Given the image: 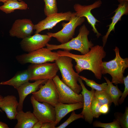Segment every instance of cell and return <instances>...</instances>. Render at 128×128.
Returning a JSON list of instances; mask_svg holds the SVG:
<instances>
[{
  "instance_id": "obj_19",
  "label": "cell",
  "mask_w": 128,
  "mask_h": 128,
  "mask_svg": "<svg viewBox=\"0 0 128 128\" xmlns=\"http://www.w3.org/2000/svg\"><path fill=\"white\" fill-rule=\"evenodd\" d=\"M83 103L67 104L58 102L54 106L56 114L55 123L59 124L67 114L75 110L82 108Z\"/></svg>"
},
{
  "instance_id": "obj_11",
  "label": "cell",
  "mask_w": 128,
  "mask_h": 128,
  "mask_svg": "<svg viewBox=\"0 0 128 128\" xmlns=\"http://www.w3.org/2000/svg\"><path fill=\"white\" fill-rule=\"evenodd\" d=\"M75 15V12L69 11L64 13H56L47 16L44 19L34 25L35 33H39L46 29H52L59 23L62 21H69Z\"/></svg>"
},
{
  "instance_id": "obj_2",
  "label": "cell",
  "mask_w": 128,
  "mask_h": 128,
  "mask_svg": "<svg viewBox=\"0 0 128 128\" xmlns=\"http://www.w3.org/2000/svg\"><path fill=\"white\" fill-rule=\"evenodd\" d=\"M89 34L85 25L82 26L79 30V32L75 37L73 38L67 42L59 45L50 44L46 45V48L50 50L62 49L69 51L74 50L80 52L82 55L88 53L93 46V44L88 40V36Z\"/></svg>"
},
{
  "instance_id": "obj_14",
  "label": "cell",
  "mask_w": 128,
  "mask_h": 128,
  "mask_svg": "<svg viewBox=\"0 0 128 128\" xmlns=\"http://www.w3.org/2000/svg\"><path fill=\"white\" fill-rule=\"evenodd\" d=\"M34 25L30 19H17L9 30V35L12 37L23 39L32 34Z\"/></svg>"
},
{
  "instance_id": "obj_37",
  "label": "cell",
  "mask_w": 128,
  "mask_h": 128,
  "mask_svg": "<svg viewBox=\"0 0 128 128\" xmlns=\"http://www.w3.org/2000/svg\"><path fill=\"white\" fill-rule=\"evenodd\" d=\"M3 97V96H1V95L0 94V102L2 99ZM0 111L1 112H2V111L0 109Z\"/></svg>"
},
{
  "instance_id": "obj_7",
  "label": "cell",
  "mask_w": 128,
  "mask_h": 128,
  "mask_svg": "<svg viewBox=\"0 0 128 128\" xmlns=\"http://www.w3.org/2000/svg\"><path fill=\"white\" fill-rule=\"evenodd\" d=\"M32 94L35 99L40 102L47 103L54 107L58 103V93L52 79L47 80L40 86L38 91Z\"/></svg>"
},
{
  "instance_id": "obj_13",
  "label": "cell",
  "mask_w": 128,
  "mask_h": 128,
  "mask_svg": "<svg viewBox=\"0 0 128 128\" xmlns=\"http://www.w3.org/2000/svg\"><path fill=\"white\" fill-rule=\"evenodd\" d=\"M51 38L47 34L35 33L22 39L20 45L23 51L29 53L44 48Z\"/></svg>"
},
{
  "instance_id": "obj_21",
  "label": "cell",
  "mask_w": 128,
  "mask_h": 128,
  "mask_svg": "<svg viewBox=\"0 0 128 128\" xmlns=\"http://www.w3.org/2000/svg\"><path fill=\"white\" fill-rule=\"evenodd\" d=\"M30 73L27 69L18 72L10 79L0 82V85H7L13 86L16 89L30 80Z\"/></svg>"
},
{
  "instance_id": "obj_22",
  "label": "cell",
  "mask_w": 128,
  "mask_h": 128,
  "mask_svg": "<svg viewBox=\"0 0 128 128\" xmlns=\"http://www.w3.org/2000/svg\"><path fill=\"white\" fill-rule=\"evenodd\" d=\"M27 8V4L22 0H9L0 6V10L6 14L13 13L16 9L26 10Z\"/></svg>"
},
{
  "instance_id": "obj_39",
  "label": "cell",
  "mask_w": 128,
  "mask_h": 128,
  "mask_svg": "<svg viewBox=\"0 0 128 128\" xmlns=\"http://www.w3.org/2000/svg\"></svg>"
},
{
  "instance_id": "obj_30",
  "label": "cell",
  "mask_w": 128,
  "mask_h": 128,
  "mask_svg": "<svg viewBox=\"0 0 128 128\" xmlns=\"http://www.w3.org/2000/svg\"><path fill=\"white\" fill-rule=\"evenodd\" d=\"M101 105L97 99L94 97L91 105L92 113L94 118H98L101 114L100 111V109Z\"/></svg>"
},
{
  "instance_id": "obj_31",
  "label": "cell",
  "mask_w": 128,
  "mask_h": 128,
  "mask_svg": "<svg viewBox=\"0 0 128 128\" xmlns=\"http://www.w3.org/2000/svg\"><path fill=\"white\" fill-rule=\"evenodd\" d=\"M123 83L124 85V91L120 98L118 101L119 104L121 105L125 99L128 94V75L126 77H124Z\"/></svg>"
},
{
  "instance_id": "obj_6",
  "label": "cell",
  "mask_w": 128,
  "mask_h": 128,
  "mask_svg": "<svg viewBox=\"0 0 128 128\" xmlns=\"http://www.w3.org/2000/svg\"><path fill=\"white\" fill-rule=\"evenodd\" d=\"M27 69L30 73V80L31 81L53 79L56 75L59 70L55 63L49 62L31 64L29 66Z\"/></svg>"
},
{
  "instance_id": "obj_24",
  "label": "cell",
  "mask_w": 128,
  "mask_h": 128,
  "mask_svg": "<svg viewBox=\"0 0 128 128\" xmlns=\"http://www.w3.org/2000/svg\"><path fill=\"white\" fill-rule=\"evenodd\" d=\"M45 3L44 12L47 16L57 13L56 0H44Z\"/></svg>"
},
{
  "instance_id": "obj_18",
  "label": "cell",
  "mask_w": 128,
  "mask_h": 128,
  "mask_svg": "<svg viewBox=\"0 0 128 128\" xmlns=\"http://www.w3.org/2000/svg\"><path fill=\"white\" fill-rule=\"evenodd\" d=\"M118 8L115 10L114 16L112 18L111 23L108 26L109 27L106 34L102 38L103 46H105L109 35L111 31H114L115 26L117 23L121 20L122 16L127 14L128 12V3L127 1H123L119 3Z\"/></svg>"
},
{
  "instance_id": "obj_35",
  "label": "cell",
  "mask_w": 128,
  "mask_h": 128,
  "mask_svg": "<svg viewBox=\"0 0 128 128\" xmlns=\"http://www.w3.org/2000/svg\"><path fill=\"white\" fill-rule=\"evenodd\" d=\"M8 125L5 123L0 121V128H9Z\"/></svg>"
},
{
  "instance_id": "obj_32",
  "label": "cell",
  "mask_w": 128,
  "mask_h": 128,
  "mask_svg": "<svg viewBox=\"0 0 128 128\" xmlns=\"http://www.w3.org/2000/svg\"><path fill=\"white\" fill-rule=\"evenodd\" d=\"M110 106L107 104H105L101 105L100 109V111L102 114H105L109 112Z\"/></svg>"
},
{
  "instance_id": "obj_29",
  "label": "cell",
  "mask_w": 128,
  "mask_h": 128,
  "mask_svg": "<svg viewBox=\"0 0 128 128\" xmlns=\"http://www.w3.org/2000/svg\"><path fill=\"white\" fill-rule=\"evenodd\" d=\"M72 113L69 118L64 123L56 128H65L74 121L80 119H84L83 116L80 113L77 114L74 111L72 112Z\"/></svg>"
},
{
  "instance_id": "obj_4",
  "label": "cell",
  "mask_w": 128,
  "mask_h": 128,
  "mask_svg": "<svg viewBox=\"0 0 128 128\" xmlns=\"http://www.w3.org/2000/svg\"><path fill=\"white\" fill-rule=\"evenodd\" d=\"M73 59L68 56H60L55 60V63L61 74V80L76 93L79 94L82 89L81 85L78 83L79 75L73 69Z\"/></svg>"
},
{
  "instance_id": "obj_27",
  "label": "cell",
  "mask_w": 128,
  "mask_h": 128,
  "mask_svg": "<svg viewBox=\"0 0 128 128\" xmlns=\"http://www.w3.org/2000/svg\"><path fill=\"white\" fill-rule=\"evenodd\" d=\"M115 119L118 120L119 123L121 128H128V107H126L124 113H120L115 114Z\"/></svg>"
},
{
  "instance_id": "obj_28",
  "label": "cell",
  "mask_w": 128,
  "mask_h": 128,
  "mask_svg": "<svg viewBox=\"0 0 128 128\" xmlns=\"http://www.w3.org/2000/svg\"><path fill=\"white\" fill-rule=\"evenodd\" d=\"M93 125L95 127H100L104 128H120L118 120L115 119L113 122L109 123H103L99 121H94Z\"/></svg>"
},
{
  "instance_id": "obj_10",
  "label": "cell",
  "mask_w": 128,
  "mask_h": 128,
  "mask_svg": "<svg viewBox=\"0 0 128 128\" xmlns=\"http://www.w3.org/2000/svg\"><path fill=\"white\" fill-rule=\"evenodd\" d=\"M30 100L33 109L32 113L38 121L42 123L55 122L56 114L54 107L47 103H40L32 95Z\"/></svg>"
},
{
  "instance_id": "obj_26",
  "label": "cell",
  "mask_w": 128,
  "mask_h": 128,
  "mask_svg": "<svg viewBox=\"0 0 128 128\" xmlns=\"http://www.w3.org/2000/svg\"><path fill=\"white\" fill-rule=\"evenodd\" d=\"M79 77L85 82L87 86L90 87L91 89L96 91L105 90L107 85V82L99 84L96 83L93 80L88 79L83 76H79Z\"/></svg>"
},
{
  "instance_id": "obj_36",
  "label": "cell",
  "mask_w": 128,
  "mask_h": 128,
  "mask_svg": "<svg viewBox=\"0 0 128 128\" xmlns=\"http://www.w3.org/2000/svg\"><path fill=\"white\" fill-rule=\"evenodd\" d=\"M9 0H0V2H1L3 3H4L7 1ZM19 1H21L22 0H17Z\"/></svg>"
},
{
  "instance_id": "obj_15",
  "label": "cell",
  "mask_w": 128,
  "mask_h": 128,
  "mask_svg": "<svg viewBox=\"0 0 128 128\" xmlns=\"http://www.w3.org/2000/svg\"><path fill=\"white\" fill-rule=\"evenodd\" d=\"M82 80L79 77L78 82L82 87L81 94L83 99V109L81 113L83 116L85 121L90 124L92 123L93 119L91 110L92 101L94 96L95 91L88 90L85 87Z\"/></svg>"
},
{
  "instance_id": "obj_9",
  "label": "cell",
  "mask_w": 128,
  "mask_h": 128,
  "mask_svg": "<svg viewBox=\"0 0 128 128\" xmlns=\"http://www.w3.org/2000/svg\"><path fill=\"white\" fill-rule=\"evenodd\" d=\"M84 21V17H79L76 15L68 23H62L63 28L61 30L55 33L48 32L47 34L50 37L55 38L61 44L65 43L73 38L76 28Z\"/></svg>"
},
{
  "instance_id": "obj_25",
  "label": "cell",
  "mask_w": 128,
  "mask_h": 128,
  "mask_svg": "<svg viewBox=\"0 0 128 128\" xmlns=\"http://www.w3.org/2000/svg\"><path fill=\"white\" fill-rule=\"evenodd\" d=\"M94 96L101 105L107 104L110 106L112 102L110 96L105 90L95 91Z\"/></svg>"
},
{
  "instance_id": "obj_3",
  "label": "cell",
  "mask_w": 128,
  "mask_h": 128,
  "mask_svg": "<svg viewBox=\"0 0 128 128\" xmlns=\"http://www.w3.org/2000/svg\"><path fill=\"white\" fill-rule=\"evenodd\" d=\"M114 50L115 58L109 61L103 62L102 73V74H110L112 78L111 82L116 85L123 83V74L128 67V58L121 57L118 47L116 46Z\"/></svg>"
},
{
  "instance_id": "obj_12",
  "label": "cell",
  "mask_w": 128,
  "mask_h": 128,
  "mask_svg": "<svg viewBox=\"0 0 128 128\" xmlns=\"http://www.w3.org/2000/svg\"><path fill=\"white\" fill-rule=\"evenodd\" d=\"M102 3L101 0L95 1L93 4L87 5H82L79 4H75L73 6L76 16L79 17H85L88 23L92 27L94 33L98 38L101 35L96 28V23L99 21L93 15L91 12L92 9L99 7Z\"/></svg>"
},
{
  "instance_id": "obj_8",
  "label": "cell",
  "mask_w": 128,
  "mask_h": 128,
  "mask_svg": "<svg viewBox=\"0 0 128 128\" xmlns=\"http://www.w3.org/2000/svg\"><path fill=\"white\" fill-rule=\"evenodd\" d=\"M53 80L58 93V102L67 104L83 103L82 95L76 93L61 80L58 75H56Z\"/></svg>"
},
{
  "instance_id": "obj_5",
  "label": "cell",
  "mask_w": 128,
  "mask_h": 128,
  "mask_svg": "<svg viewBox=\"0 0 128 128\" xmlns=\"http://www.w3.org/2000/svg\"><path fill=\"white\" fill-rule=\"evenodd\" d=\"M59 57L57 52H53L47 48H43L27 53L18 55L16 58L21 64H38L53 62Z\"/></svg>"
},
{
  "instance_id": "obj_17",
  "label": "cell",
  "mask_w": 128,
  "mask_h": 128,
  "mask_svg": "<svg viewBox=\"0 0 128 128\" xmlns=\"http://www.w3.org/2000/svg\"><path fill=\"white\" fill-rule=\"evenodd\" d=\"M18 105V102L15 96L8 95L3 97L0 102V108L5 112L8 118L11 120L15 119Z\"/></svg>"
},
{
  "instance_id": "obj_38",
  "label": "cell",
  "mask_w": 128,
  "mask_h": 128,
  "mask_svg": "<svg viewBox=\"0 0 128 128\" xmlns=\"http://www.w3.org/2000/svg\"><path fill=\"white\" fill-rule=\"evenodd\" d=\"M119 3L123 1H128V0H117Z\"/></svg>"
},
{
  "instance_id": "obj_20",
  "label": "cell",
  "mask_w": 128,
  "mask_h": 128,
  "mask_svg": "<svg viewBox=\"0 0 128 128\" xmlns=\"http://www.w3.org/2000/svg\"><path fill=\"white\" fill-rule=\"evenodd\" d=\"M15 119L17 123L14 128H32L38 119L30 111L24 112L22 110L18 111Z\"/></svg>"
},
{
  "instance_id": "obj_16",
  "label": "cell",
  "mask_w": 128,
  "mask_h": 128,
  "mask_svg": "<svg viewBox=\"0 0 128 128\" xmlns=\"http://www.w3.org/2000/svg\"><path fill=\"white\" fill-rule=\"evenodd\" d=\"M47 80H43L36 81L33 83L28 82L23 84L16 89L19 98L18 111L23 110V103L25 98L29 94L39 89L40 85L44 84Z\"/></svg>"
},
{
  "instance_id": "obj_33",
  "label": "cell",
  "mask_w": 128,
  "mask_h": 128,
  "mask_svg": "<svg viewBox=\"0 0 128 128\" xmlns=\"http://www.w3.org/2000/svg\"><path fill=\"white\" fill-rule=\"evenodd\" d=\"M56 125L55 122H46L43 123L41 128H55Z\"/></svg>"
},
{
  "instance_id": "obj_34",
  "label": "cell",
  "mask_w": 128,
  "mask_h": 128,
  "mask_svg": "<svg viewBox=\"0 0 128 128\" xmlns=\"http://www.w3.org/2000/svg\"><path fill=\"white\" fill-rule=\"evenodd\" d=\"M43 123L38 121L34 124L32 128H41Z\"/></svg>"
},
{
  "instance_id": "obj_23",
  "label": "cell",
  "mask_w": 128,
  "mask_h": 128,
  "mask_svg": "<svg viewBox=\"0 0 128 128\" xmlns=\"http://www.w3.org/2000/svg\"><path fill=\"white\" fill-rule=\"evenodd\" d=\"M107 84L105 91L110 97L112 102L115 106L119 105V101L121 96L122 92L119 88L116 85L114 86L109 79L104 77Z\"/></svg>"
},
{
  "instance_id": "obj_1",
  "label": "cell",
  "mask_w": 128,
  "mask_h": 128,
  "mask_svg": "<svg viewBox=\"0 0 128 128\" xmlns=\"http://www.w3.org/2000/svg\"><path fill=\"white\" fill-rule=\"evenodd\" d=\"M57 52L59 56H68L75 60L76 63L75 68L78 74L83 70H88L93 73L97 79H101L102 60L106 55L103 46H93L88 53L81 55L74 54L64 50H59Z\"/></svg>"
}]
</instances>
